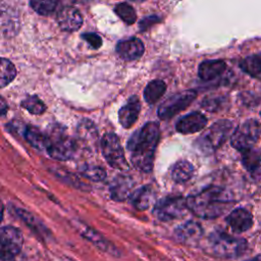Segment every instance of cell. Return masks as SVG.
I'll return each mask as SVG.
<instances>
[{
  "label": "cell",
  "instance_id": "1",
  "mask_svg": "<svg viewBox=\"0 0 261 261\" xmlns=\"http://www.w3.org/2000/svg\"><path fill=\"white\" fill-rule=\"evenodd\" d=\"M159 136V124L152 121L147 122L129 138L127 151L133 165L139 170L148 172L152 169Z\"/></svg>",
  "mask_w": 261,
  "mask_h": 261
},
{
  "label": "cell",
  "instance_id": "2",
  "mask_svg": "<svg viewBox=\"0 0 261 261\" xmlns=\"http://www.w3.org/2000/svg\"><path fill=\"white\" fill-rule=\"evenodd\" d=\"M187 208L196 216L212 219L222 215L231 205L232 197L223 188L208 187L186 199Z\"/></svg>",
  "mask_w": 261,
  "mask_h": 261
},
{
  "label": "cell",
  "instance_id": "3",
  "mask_svg": "<svg viewBox=\"0 0 261 261\" xmlns=\"http://www.w3.org/2000/svg\"><path fill=\"white\" fill-rule=\"evenodd\" d=\"M210 246L215 255L223 258L239 257L248 247L244 239L234 238L222 231H215L210 236Z\"/></svg>",
  "mask_w": 261,
  "mask_h": 261
},
{
  "label": "cell",
  "instance_id": "4",
  "mask_svg": "<svg viewBox=\"0 0 261 261\" xmlns=\"http://www.w3.org/2000/svg\"><path fill=\"white\" fill-rule=\"evenodd\" d=\"M261 137V124L255 119H248L240 124L231 136V145L244 152L253 149Z\"/></svg>",
  "mask_w": 261,
  "mask_h": 261
},
{
  "label": "cell",
  "instance_id": "5",
  "mask_svg": "<svg viewBox=\"0 0 261 261\" xmlns=\"http://www.w3.org/2000/svg\"><path fill=\"white\" fill-rule=\"evenodd\" d=\"M75 149V142L62 130H51L50 135L47 136L46 151L56 160L64 161L70 159L73 156Z\"/></svg>",
  "mask_w": 261,
  "mask_h": 261
},
{
  "label": "cell",
  "instance_id": "6",
  "mask_svg": "<svg viewBox=\"0 0 261 261\" xmlns=\"http://www.w3.org/2000/svg\"><path fill=\"white\" fill-rule=\"evenodd\" d=\"M101 149L104 158L110 166L119 170H126L128 168L120 141L115 134L107 133L103 136L101 139Z\"/></svg>",
  "mask_w": 261,
  "mask_h": 261
},
{
  "label": "cell",
  "instance_id": "7",
  "mask_svg": "<svg viewBox=\"0 0 261 261\" xmlns=\"http://www.w3.org/2000/svg\"><path fill=\"white\" fill-rule=\"evenodd\" d=\"M187 209L186 199L180 196H167L155 204L153 213L159 220L170 221L182 217Z\"/></svg>",
  "mask_w": 261,
  "mask_h": 261
},
{
  "label": "cell",
  "instance_id": "8",
  "mask_svg": "<svg viewBox=\"0 0 261 261\" xmlns=\"http://www.w3.org/2000/svg\"><path fill=\"white\" fill-rule=\"evenodd\" d=\"M197 92L193 90H188L172 95L159 106L157 110L158 116L163 120L170 119L175 114L186 109L195 100Z\"/></svg>",
  "mask_w": 261,
  "mask_h": 261
},
{
  "label": "cell",
  "instance_id": "9",
  "mask_svg": "<svg viewBox=\"0 0 261 261\" xmlns=\"http://www.w3.org/2000/svg\"><path fill=\"white\" fill-rule=\"evenodd\" d=\"M231 128L232 123L229 120H219L213 123L208 132L201 138L202 146L208 150H215L226 141Z\"/></svg>",
  "mask_w": 261,
  "mask_h": 261
},
{
  "label": "cell",
  "instance_id": "10",
  "mask_svg": "<svg viewBox=\"0 0 261 261\" xmlns=\"http://www.w3.org/2000/svg\"><path fill=\"white\" fill-rule=\"evenodd\" d=\"M22 243V234L18 228L13 226H4L0 228V246L12 255H16L20 252Z\"/></svg>",
  "mask_w": 261,
  "mask_h": 261
},
{
  "label": "cell",
  "instance_id": "11",
  "mask_svg": "<svg viewBox=\"0 0 261 261\" xmlns=\"http://www.w3.org/2000/svg\"><path fill=\"white\" fill-rule=\"evenodd\" d=\"M57 22L62 30L73 32L81 28L83 23V17L76 8L67 6L58 11Z\"/></svg>",
  "mask_w": 261,
  "mask_h": 261
},
{
  "label": "cell",
  "instance_id": "12",
  "mask_svg": "<svg viewBox=\"0 0 261 261\" xmlns=\"http://www.w3.org/2000/svg\"><path fill=\"white\" fill-rule=\"evenodd\" d=\"M207 124V118L200 112H192L176 123V130L180 134H192L203 129Z\"/></svg>",
  "mask_w": 261,
  "mask_h": 261
},
{
  "label": "cell",
  "instance_id": "13",
  "mask_svg": "<svg viewBox=\"0 0 261 261\" xmlns=\"http://www.w3.org/2000/svg\"><path fill=\"white\" fill-rule=\"evenodd\" d=\"M141 110V103L137 96H132L126 104H124L118 111V119L120 124L129 128L137 121L139 113Z\"/></svg>",
  "mask_w": 261,
  "mask_h": 261
},
{
  "label": "cell",
  "instance_id": "14",
  "mask_svg": "<svg viewBox=\"0 0 261 261\" xmlns=\"http://www.w3.org/2000/svg\"><path fill=\"white\" fill-rule=\"evenodd\" d=\"M116 52L125 60H135L144 53V44L138 38L122 40L116 45Z\"/></svg>",
  "mask_w": 261,
  "mask_h": 261
},
{
  "label": "cell",
  "instance_id": "15",
  "mask_svg": "<svg viewBox=\"0 0 261 261\" xmlns=\"http://www.w3.org/2000/svg\"><path fill=\"white\" fill-rule=\"evenodd\" d=\"M226 222L233 231L243 232L252 226L253 218L252 214L247 209L237 208L228 214Z\"/></svg>",
  "mask_w": 261,
  "mask_h": 261
},
{
  "label": "cell",
  "instance_id": "16",
  "mask_svg": "<svg viewBox=\"0 0 261 261\" xmlns=\"http://www.w3.org/2000/svg\"><path fill=\"white\" fill-rule=\"evenodd\" d=\"M134 181L130 176L119 174L113 178L110 184V196L115 201H123L130 196Z\"/></svg>",
  "mask_w": 261,
  "mask_h": 261
},
{
  "label": "cell",
  "instance_id": "17",
  "mask_svg": "<svg viewBox=\"0 0 261 261\" xmlns=\"http://www.w3.org/2000/svg\"><path fill=\"white\" fill-rule=\"evenodd\" d=\"M174 233L179 241L189 243L198 241L203 233V229L199 223L195 221H187L184 224L177 226L174 230Z\"/></svg>",
  "mask_w": 261,
  "mask_h": 261
},
{
  "label": "cell",
  "instance_id": "18",
  "mask_svg": "<svg viewBox=\"0 0 261 261\" xmlns=\"http://www.w3.org/2000/svg\"><path fill=\"white\" fill-rule=\"evenodd\" d=\"M226 64L223 60H207L202 62L198 68V74L203 81H211L225 70Z\"/></svg>",
  "mask_w": 261,
  "mask_h": 261
},
{
  "label": "cell",
  "instance_id": "19",
  "mask_svg": "<svg viewBox=\"0 0 261 261\" xmlns=\"http://www.w3.org/2000/svg\"><path fill=\"white\" fill-rule=\"evenodd\" d=\"M153 189L150 186H143L134 191L130 194L129 199L133 206L136 209L142 211L146 210L150 206L151 201L153 199Z\"/></svg>",
  "mask_w": 261,
  "mask_h": 261
},
{
  "label": "cell",
  "instance_id": "20",
  "mask_svg": "<svg viewBox=\"0 0 261 261\" xmlns=\"http://www.w3.org/2000/svg\"><path fill=\"white\" fill-rule=\"evenodd\" d=\"M81 233L101 250L111 254H116L115 248L109 242H107V240H105L101 234H99L97 231H95L91 227H87L84 225L81 226Z\"/></svg>",
  "mask_w": 261,
  "mask_h": 261
},
{
  "label": "cell",
  "instance_id": "21",
  "mask_svg": "<svg viewBox=\"0 0 261 261\" xmlns=\"http://www.w3.org/2000/svg\"><path fill=\"white\" fill-rule=\"evenodd\" d=\"M166 85L161 80H154L150 82L144 90V98L147 103L154 104L156 103L162 95L165 93Z\"/></svg>",
  "mask_w": 261,
  "mask_h": 261
},
{
  "label": "cell",
  "instance_id": "22",
  "mask_svg": "<svg viewBox=\"0 0 261 261\" xmlns=\"http://www.w3.org/2000/svg\"><path fill=\"white\" fill-rule=\"evenodd\" d=\"M240 66L249 75L261 80V52L246 57L241 61Z\"/></svg>",
  "mask_w": 261,
  "mask_h": 261
},
{
  "label": "cell",
  "instance_id": "23",
  "mask_svg": "<svg viewBox=\"0 0 261 261\" xmlns=\"http://www.w3.org/2000/svg\"><path fill=\"white\" fill-rule=\"evenodd\" d=\"M194 173V166L187 160H180L174 164L171 170V177L175 182L189 180Z\"/></svg>",
  "mask_w": 261,
  "mask_h": 261
},
{
  "label": "cell",
  "instance_id": "24",
  "mask_svg": "<svg viewBox=\"0 0 261 261\" xmlns=\"http://www.w3.org/2000/svg\"><path fill=\"white\" fill-rule=\"evenodd\" d=\"M24 138L33 147L39 150H46L47 136L41 133L39 128L32 125L27 126L24 129Z\"/></svg>",
  "mask_w": 261,
  "mask_h": 261
},
{
  "label": "cell",
  "instance_id": "25",
  "mask_svg": "<svg viewBox=\"0 0 261 261\" xmlns=\"http://www.w3.org/2000/svg\"><path fill=\"white\" fill-rule=\"evenodd\" d=\"M77 135L82 141L90 144H93V143L95 144L98 137L95 125L91 120H88V119L81 121L77 128Z\"/></svg>",
  "mask_w": 261,
  "mask_h": 261
},
{
  "label": "cell",
  "instance_id": "26",
  "mask_svg": "<svg viewBox=\"0 0 261 261\" xmlns=\"http://www.w3.org/2000/svg\"><path fill=\"white\" fill-rule=\"evenodd\" d=\"M16 75V69L13 63L6 59L0 57V88L7 86Z\"/></svg>",
  "mask_w": 261,
  "mask_h": 261
},
{
  "label": "cell",
  "instance_id": "27",
  "mask_svg": "<svg viewBox=\"0 0 261 261\" xmlns=\"http://www.w3.org/2000/svg\"><path fill=\"white\" fill-rule=\"evenodd\" d=\"M243 153V157H242V162L243 165L249 170V171H254L256 170L261 162V155L259 153V151L253 149L247 150L242 152Z\"/></svg>",
  "mask_w": 261,
  "mask_h": 261
},
{
  "label": "cell",
  "instance_id": "28",
  "mask_svg": "<svg viewBox=\"0 0 261 261\" xmlns=\"http://www.w3.org/2000/svg\"><path fill=\"white\" fill-rule=\"evenodd\" d=\"M21 106L30 113L39 115L46 110V105L38 96H30L21 102Z\"/></svg>",
  "mask_w": 261,
  "mask_h": 261
},
{
  "label": "cell",
  "instance_id": "29",
  "mask_svg": "<svg viewBox=\"0 0 261 261\" xmlns=\"http://www.w3.org/2000/svg\"><path fill=\"white\" fill-rule=\"evenodd\" d=\"M80 172L85 177L94 181H101L106 177L105 170L102 167L96 166V165H89V164L83 165L80 168Z\"/></svg>",
  "mask_w": 261,
  "mask_h": 261
},
{
  "label": "cell",
  "instance_id": "30",
  "mask_svg": "<svg viewBox=\"0 0 261 261\" xmlns=\"http://www.w3.org/2000/svg\"><path fill=\"white\" fill-rule=\"evenodd\" d=\"M115 13L127 24H133L136 21L137 15L133 6L127 3H119L114 8Z\"/></svg>",
  "mask_w": 261,
  "mask_h": 261
},
{
  "label": "cell",
  "instance_id": "31",
  "mask_svg": "<svg viewBox=\"0 0 261 261\" xmlns=\"http://www.w3.org/2000/svg\"><path fill=\"white\" fill-rule=\"evenodd\" d=\"M225 99L222 96H213V97H206L202 101V107L207 111L215 112L220 110L224 106Z\"/></svg>",
  "mask_w": 261,
  "mask_h": 261
},
{
  "label": "cell",
  "instance_id": "32",
  "mask_svg": "<svg viewBox=\"0 0 261 261\" xmlns=\"http://www.w3.org/2000/svg\"><path fill=\"white\" fill-rule=\"evenodd\" d=\"M30 4L36 12L42 15L52 13L57 6V2L55 1H32Z\"/></svg>",
  "mask_w": 261,
  "mask_h": 261
},
{
  "label": "cell",
  "instance_id": "33",
  "mask_svg": "<svg viewBox=\"0 0 261 261\" xmlns=\"http://www.w3.org/2000/svg\"><path fill=\"white\" fill-rule=\"evenodd\" d=\"M17 213H18V215H19V217L23 220V221H25V223L30 226V227H32V229H34L36 232H38V233H44V230H43V228H42V225L37 221V219L32 215V214H30V213H28L27 211H24V210H20V209H17Z\"/></svg>",
  "mask_w": 261,
  "mask_h": 261
},
{
  "label": "cell",
  "instance_id": "34",
  "mask_svg": "<svg viewBox=\"0 0 261 261\" xmlns=\"http://www.w3.org/2000/svg\"><path fill=\"white\" fill-rule=\"evenodd\" d=\"M82 38L87 41L94 49H98L102 45V39L100 38L99 35L95 33H86L82 36Z\"/></svg>",
  "mask_w": 261,
  "mask_h": 261
},
{
  "label": "cell",
  "instance_id": "35",
  "mask_svg": "<svg viewBox=\"0 0 261 261\" xmlns=\"http://www.w3.org/2000/svg\"><path fill=\"white\" fill-rule=\"evenodd\" d=\"M160 21V18L157 15H150L145 17L140 21V30L141 31H146L150 27H152L154 23H157Z\"/></svg>",
  "mask_w": 261,
  "mask_h": 261
},
{
  "label": "cell",
  "instance_id": "36",
  "mask_svg": "<svg viewBox=\"0 0 261 261\" xmlns=\"http://www.w3.org/2000/svg\"><path fill=\"white\" fill-rule=\"evenodd\" d=\"M0 261H15L14 255L0 246Z\"/></svg>",
  "mask_w": 261,
  "mask_h": 261
},
{
  "label": "cell",
  "instance_id": "37",
  "mask_svg": "<svg viewBox=\"0 0 261 261\" xmlns=\"http://www.w3.org/2000/svg\"><path fill=\"white\" fill-rule=\"evenodd\" d=\"M8 105L3 97L0 96V115H4L7 112Z\"/></svg>",
  "mask_w": 261,
  "mask_h": 261
},
{
  "label": "cell",
  "instance_id": "38",
  "mask_svg": "<svg viewBox=\"0 0 261 261\" xmlns=\"http://www.w3.org/2000/svg\"><path fill=\"white\" fill-rule=\"evenodd\" d=\"M3 211H4V207H3L2 202L0 201V222H1L2 218H3Z\"/></svg>",
  "mask_w": 261,
  "mask_h": 261
},
{
  "label": "cell",
  "instance_id": "39",
  "mask_svg": "<svg viewBox=\"0 0 261 261\" xmlns=\"http://www.w3.org/2000/svg\"><path fill=\"white\" fill-rule=\"evenodd\" d=\"M250 261H261V255L255 257L254 259H252V260H250Z\"/></svg>",
  "mask_w": 261,
  "mask_h": 261
},
{
  "label": "cell",
  "instance_id": "40",
  "mask_svg": "<svg viewBox=\"0 0 261 261\" xmlns=\"http://www.w3.org/2000/svg\"><path fill=\"white\" fill-rule=\"evenodd\" d=\"M62 261H73V260H71V259H69L68 257H64L63 259H62Z\"/></svg>",
  "mask_w": 261,
  "mask_h": 261
},
{
  "label": "cell",
  "instance_id": "41",
  "mask_svg": "<svg viewBox=\"0 0 261 261\" xmlns=\"http://www.w3.org/2000/svg\"><path fill=\"white\" fill-rule=\"evenodd\" d=\"M260 115H261V112H260Z\"/></svg>",
  "mask_w": 261,
  "mask_h": 261
}]
</instances>
